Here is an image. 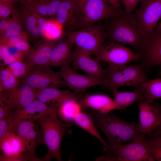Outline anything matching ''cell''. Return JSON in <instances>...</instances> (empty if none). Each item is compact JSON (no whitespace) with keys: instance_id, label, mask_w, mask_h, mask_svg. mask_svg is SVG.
I'll return each instance as SVG.
<instances>
[{"instance_id":"40","label":"cell","mask_w":161,"mask_h":161,"mask_svg":"<svg viewBox=\"0 0 161 161\" xmlns=\"http://www.w3.org/2000/svg\"><path fill=\"white\" fill-rule=\"evenodd\" d=\"M9 18L0 19V34L2 35L6 30L9 24Z\"/></svg>"},{"instance_id":"10","label":"cell","mask_w":161,"mask_h":161,"mask_svg":"<svg viewBox=\"0 0 161 161\" xmlns=\"http://www.w3.org/2000/svg\"><path fill=\"white\" fill-rule=\"evenodd\" d=\"M64 81L66 86L78 94L82 95L88 88L97 85L105 86L107 79H97L88 75H83L76 72L69 64L62 67L56 72Z\"/></svg>"},{"instance_id":"14","label":"cell","mask_w":161,"mask_h":161,"mask_svg":"<svg viewBox=\"0 0 161 161\" xmlns=\"http://www.w3.org/2000/svg\"><path fill=\"white\" fill-rule=\"evenodd\" d=\"M101 61L92 58L90 55L84 53L77 48L74 50L72 68L75 70H81L87 75L100 79H107V69L102 66Z\"/></svg>"},{"instance_id":"45","label":"cell","mask_w":161,"mask_h":161,"mask_svg":"<svg viewBox=\"0 0 161 161\" xmlns=\"http://www.w3.org/2000/svg\"><path fill=\"white\" fill-rule=\"evenodd\" d=\"M160 66V67L159 71V74L160 75H161V65Z\"/></svg>"},{"instance_id":"26","label":"cell","mask_w":161,"mask_h":161,"mask_svg":"<svg viewBox=\"0 0 161 161\" xmlns=\"http://www.w3.org/2000/svg\"><path fill=\"white\" fill-rule=\"evenodd\" d=\"M62 1L33 0L25 7L44 17L47 16L54 18L57 9Z\"/></svg>"},{"instance_id":"27","label":"cell","mask_w":161,"mask_h":161,"mask_svg":"<svg viewBox=\"0 0 161 161\" xmlns=\"http://www.w3.org/2000/svg\"><path fill=\"white\" fill-rule=\"evenodd\" d=\"M78 100L71 98L65 101L56 109L57 115L68 123L74 121V117L82 108Z\"/></svg>"},{"instance_id":"34","label":"cell","mask_w":161,"mask_h":161,"mask_svg":"<svg viewBox=\"0 0 161 161\" xmlns=\"http://www.w3.org/2000/svg\"><path fill=\"white\" fill-rule=\"evenodd\" d=\"M15 2V0H0V19L7 18L12 13Z\"/></svg>"},{"instance_id":"20","label":"cell","mask_w":161,"mask_h":161,"mask_svg":"<svg viewBox=\"0 0 161 161\" xmlns=\"http://www.w3.org/2000/svg\"><path fill=\"white\" fill-rule=\"evenodd\" d=\"M0 161H7L9 159L18 156L26 151L19 137L15 133H7L0 140Z\"/></svg>"},{"instance_id":"16","label":"cell","mask_w":161,"mask_h":161,"mask_svg":"<svg viewBox=\"0 0 161 161\" xmlns=\"http://www.w3.org/2000/svg\"><path fill=\"white\" fill-rule=\"evenodd\" d=\"M58 41L45 40L30 49L24 61L33 67L47 65L52 49Z\"/></svg>"},{"instance_id":"43","label":"cell","mask_w":161,"mask_h":161,"mask_svg":"<svg viewBox=\"0 0 161 161\" xmlns=\"http://www.w3.org/2000/svg\"><path fill=\"white\" fill-rule=\"evenodd\" d=\"M33 0H15V2H19L23 6H26Z\"/></svg>"},{"instance_id":"41","label":"cell","mask_w":161,"mask_h":161,"mask_svg":"<svg viewBox=\"0 0 161 161\" xmlns=\"http://www.w3.org/2000/svg\"><path fill=\"white\" fill-rule=\"evenodd\" d=\"M152 103L157 109L160 116V122L158 128L156 131L161 133V104L153 102Z\"/></svg>"},{"instance_id":"4","label":"cell","mask_w":161,"mask_h":161,"mask_svg":"<svg viewBox=\"0 0 161 161\" xmlns=\"http://www.w3.org/2000/svg\"><path fill=\"white\" fill-rule=\"evenodd\" d=\"M153 142L144 134L137 136L131 142L104 147L103 155L95 159L100 161H154Z\"/></svg>"},{"instance_id":"3","label":"cell","mask_w":161,"mask_h":161,"mask_svg":"<svg viewBox=\"0 0 161 161\" xmlns=\"http://www.w3.org/2000/svg\"><path fill=\"white\" fill-rule=\"evenodd\" d=\"M131 14L120 12L115 17L106 20V39L110 42L130 45L141 53L148 42L134 23Z\"/></svg>"},{"instance_id":"28","label":"cell","mask_w":161,"mask_h":161,"mask_svg":"<svg viewBox=\"0 0 161 161\" xmlns=\"http://www.w3.org/2000/svg\"><path fill=\"white\" fill-rule=\"evenodd\" d=\"M73 121L78 126L97 138L104 147L107 146V143L99 134L93 120L88 113L79 112L74 117Z\"/></svg>"},{"instance_id":"17","label":"cell","mask_w":161,"mask_h":161,"mask_svg":"<svg viewBox=\"0 0 161 161\" xmlns=\"http://www.w3.org/2000/svg\"><path fill=\"white\" fill-rule=\"evenodd\" d=\"M140 127L145 134L156 131L160 122V116L157 108L152 103H149L146 100L139 103Z\"/></svg>"},{"instance_id":"25","label":"cell","mask_w":161,"mask_h":161,"mask_svg":"<svg viewBox=\"0 0 161 161\" xmlns=\"http://www.w3.org/2000/svg\"><path fill=\"white\" fill-rule=\"evenodd\" d=\"M50 108L36 98L24 107L16 111L12 117L15 120L32 119L34 120L38 114L44 112Z\"/></svg>"},{"instance_id":"33","label":"cell","mask_w":161,"mask_h":161,"mask_svg":"<svg viewBox=\"0 0 161 161\" xmlns=\"http://www.w3.org/2000/svg\"><path fill=\"white\" fill-rule=\"evenodd\" d=\"M33 67L24 61H16L9 65L7 68L14 76L18 79L25 77Z\"/></svg>"},{"instance_id":"23","label":"cell","mask_w":161,"mask_h":161,"mask_svg":"<svg viewBox=\"0 0 161 161\" xmlns=\"http://www.w3.org/2000/svg\"><path fill=\"white\" fill-rule=\"evenodd\" d=\"M82 108L91 109L104 113H109L115 109L114 100L103 94L87 95L78 100Z\"/></svg>"},{"instance_id":"18","label":"cell","mask_w":161,"mask_h":161,"mask_svg":"<svg viewBox=\"0 0 161 161\" xmlns=\"http://www.w3.org/2000/svg\"><path fill=\"white\" fill-rule=\"evenodd\" d=\"M21 13L27 35L34 38L43 36L47 21L44 17L24 6Z\"/></svg>"},{"instance_id":"38","label":"cell","mask_w":161,"mask_h":161,"mask_svg":"<svg viewBox=\"0 0 161 161\" xmlns=\"http://www.w3.org/2000/svg\"><path fill=\"white\" fill-rule=\"evenodd\" d=\"M152 152L155 161H161V143H153Z\"/></svg>"},{"instance_id":"2","label":"cell","mask_w":161,"mask_h":161,"mask_svg":"<svg viewBox=\"0 0 161 161\" xmlns=\"http://www.w3.org/2000/svg\"><path fill=\"white\" fill-rule=\"evenodd\" d=\"M34 120L39 125L44 144L48 149L47 153L42 159V161H49L53 158L58 161H62L61 142L64 135L69 132L71 124L61 122L58 117L56 109L52 107L38 114Z\"/></svg>"},{"instance_id":"8","label":"cell","mask_w":161,"mask_h":161,"mask_svg":"<svg viewBox=\"0 0 161 161\" xmlns=\"http://www.w3.org/2000/svg\"><path fill=\"white\" fill-rule=\"evenodd\" d=\"M141 6L131 19L148 42L161 18V0H142Z\"/></svg>"},{"instance_id":"6","label":"cell","mask_w":161,"mask_h":161,"mask_svg":"<svg viewBox=\"0 0 161 161\" xmlns=\"http://www.w3.org/2000/svg\"><path fill=\"white\" fill-rule=\"evenodd\" d=\"M120 12L112 6L108 0H77V28L82 29L112 18Z\"/></svg>"},{"instance_id":"44","label":"cell","mask_w":161,"mask_h":161,"mask_svg":"<svg viewBox=\"0 0 161 161\" xmlns=\"http://www.w3.org/2000/svg\"><path fill=\"white\" fill-rule=\"evenodd\" d=\"M161 32V21L157 24L154 32Z\"/></svg>"},{"instance_id":"24","label":"cell","mask_w":161,"mask_h":161,"mask_svg":"<svg viewBox=\"0 0 161 161\" xmlns=\"http://www.w3.org/2000/svg\"><path fill=\"white\" fill-rule=\"evenodd\" d=\"M134 89V90L131 92H119L116 90L112 92L114 96L115 109H124L136 102L140 103L144 100L145 92L141 85Z\"/></svg>"},{"instance_id":"19","label":"cell","mask_w":161,"mask_h":161,"mask_svg":"<svg viewBox=\"0 0 161 161\" xmlns=\"http://www.w3.org/2000/svg\"><path fill=\"white\" fill-rule=\"evenodd\" d=\"M73 44L67 38L58 41L54 47L47 66L61 67L72 61Z\"/></svg>"},{"instance_id":"13","label":"cell","mask_w":161,"mask_h":161,"mask_svg":"<svg viewBox=\"0 0 161 161\" xmlns=\"http://www.w3.org/2000/svg\"><path fill=\"white\" fill-rule=\"evenodd\" d=\"M32 119L19 120L14 133L21 139L27 152L35 156L37 147L44 144L39 126Z\"/></svg>"},{"instance_id":"1","label":"cell","mask_w":161,"mask_h":161,"mask_svg":"<svg viewBox=\"0 0 161 161\" xmlns=\"http://www.w3.org/2000/svg\"><path fill=\"white\" fill-rule=\"evenodd\" d=\"M97 128L104 133L108 140L107 146L123 144L133 140L138 135L144 134L139 123L126 122L113 114L93 110L88 112Z\"/></svg>"},{"instance_id":"5","label":"cell","mask_w":161,"mask_h":161,"mask_svg":"<svg viewBox=\"0 0 161 161\" xmlns=\"http://www.w3.org/2000/svg\"><path fill=\"white\" fill-rule=\"evenodd\" d=\"M107 69L106 85L103 89L113 92L123 86H131L134 88L148 81L144 65H118L109 64Z\"/></svg>"},{"instance_id":"39","label":"cell","mask_w":161,"mask_h":161,"mask_svg":"<svg viewBox=\"0 0 161 161\" xmlns=\"http://www.w3.org/2000/svg\"><path fill=\"white\" fill-rule=\"evenodd\" d=\"M148 139L154 143H161V133L156 131L146 134Z\"/></svg>"},{"instance_id":"30","label":"cell","mask_w":161,"mask_h":161,"mask_svg":"<svg viewBox=\"0 0 161 161\" xmlns=\"http://www.w3.org/2000/svg\"><path fill=\"white\" fill-rule=\"evenodd\" d=\"M145 93L144 100L152 103L157 99L161 98V79L156 78L147 81L141 84Z\"/></svg>"},{"instance_id":"21","label":"cell","mask_w":161,"mask_h":161,"mask_svg":"<svg viewBox=\"0 0 161 161\" xmlns=\"http://www.w3.org/2000/svg\"><path fill=\"white\" fill-rule=\"evenodd\" d=\"M77 0H62L57 9L55 19L70 30L77 27L76 8Z\"/></svg>"},{"instance_id":"42","label":"cell","mask_w":161,"mask_h":161,"mask_svg":"<svg viewBox=\"0 0 161 161\" xmlns=\"http://www.w3.org/2000/svg\"><path fill=\"white\" fill-rule=\"evenodd\" d=\"M109 4L116 10L118 11L120 6V0H108Z\"/></svg>"},{"instance_id":"29","label":"cell","mask_w":161,"mask_h":161,"mask_svg":"<svg viewBox=\"0 0 161 161\" xmlns=\"http://www.w3.org/2000/svg\"><path fill=\"white\" fill-rule=\"evenodd\" d=\"M12 17L9 18L8 26L5 32L0 36V44L6 41L9 38L17 35L23 32L24 23L21 15L15 9Z\"/></svg>"},{"instance_id":"35","label":"cell","mask_w":161,"mask_h":161,"mask_svg":"<svg viewBox=\"0 0 161 161\" xmlns=\"http://www.w3.org/2000/svg\"><path fill=\"white\" fill-rule=\"evenodd\" d=\"M0 58L1 62V67L4 66H8L12 63L17 61L9 52L7 46L5 44H0Z\"/></svg>"},{"instance_id":"36","label":"cell","mask_w":161,"mask_h":161,"mask_svg":"<svg viewBox=\"0 0 161 161\" xmlns=\"http://www.w3.org/2000/svg\"><path fill=\"white\" fill-rule=\"evenodd\" d=\"M10 132V126L9 119H0V140Z\"/></svg>"},{"instance_id":"15","label":"cell","mask_w":161,"mask_h":161,"mask_svg":"<svg viewBox=\"0 0 161 161\" xmlns=\"http://www.w3.org/2000/svg\"><path fill=\"white\" fill-rule=\"evenodd\" d=\"M82 95L69 90H62L56 88L47 87L36 90V98L48 106L56 109L65 101L71 98L80 100Z\"/></svg>"},{"instance_id":"7","label":"cell","mask_w":161,"mask_h":161,"mask_svg":"<svg viewBox=\"0 0 161 161\" xmlns=\"http://www.w3.org/2000/svg\"><path fill=\"white\" fill-rule=\"evenodd\" d=\"M67 38L81 52L95 55L106 39L105 26L99 24L70 30Z\"/></svg>"},{"instance_id":"12","label":"cell","mask_w":161,"mask_h":161,"mask_svg":"<svg viewBox=\"0 0 161 161\" xmlns=\"http://www.w3.org/2000/svg\"><path fill=\"white\" fill-rule=\"evenodd\" d=\"M22 81L37 90L66 86L56 72L47 65L33 67Z\"/></svg>"},{"instance_id":"31","label":"cell","mask_w":161,"mask_h":161,"mask_svg":"<svg viewBox=\"0 0 161 161\" xmlns=\"http://www.w3.org/2000/svg\"><path fill=\"white\" fill-rule=\"evenodd\" d=\"M18 79L7 68L1 67L0 70V93L18 86L19 84Z\"/></svg>"},{"instance_id":"32","label":"cell","mask_w":161,"mask_h":161,"mask_svg":"<svg viewBox=\"0 0 161 161\" xmlns=\"http://www.w3.org/2000/svg\"><path fill=\"white\" fill-rule=\"evenodd\" d=\"M62 27L55 18L47 20L43 36L47 40L58 41L62 34Z\"/></svg>"},{"instance_id":"22","label":"cell","mask_w":161,"mask_h":161,"mask_svg":"<svg viewBox=\"0 0 161 161\" xmlns=\"http://www.w3.org/2000/svg\"><path fill=\"white\" fill-rule=\"evenodd\" d=\"M142 55L147 68L161 65V32H154Z\"/></svg>"},{"instance_id":"9","label":"cell","mask_w":161,"mask_h":161,"mask_svg":"<svg viewBox=\"0 0 161 161\" xmlns=\"http://www.w3.org/2000/svg\"><path fill=\"white\" fill-rule=\"evenodd\" d=\"M96 58L100 60L115 64L121 65L136 61L142 57L140 53H135L129 48L119 43L108 41L103 44Z\"/></svg>"},{"instance_id":"11","label":"cell","mask_w":161,"mask_h":161,"mask_svg":"<svg viewBox=\"0 0 161 161\" xmlns=\"http://www.w3.org/2000/svg\"><path fill=\"white\" fill-rule=\"evenodd\" d=\"M36 90L22 82L14 88L0 93V106L14 112L23 108L36 98Z\"/></svg>"},{"instance_id":"37","label":"cell","mask_w":161,"mask_h":161,"mask_svg":"<svg viewBox=\"0 0 161 161\" xmlns=\"http://www.w3.org/2000/svg\"><path fill=\"white\" fill-rule=\"evenodd\" d=\"M142 0H121L125 7L124 12L130 14L133 11L138 4Z\"/></svg>"}]
</instances>
